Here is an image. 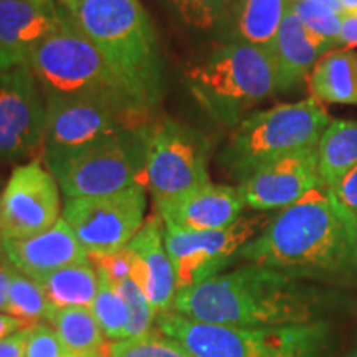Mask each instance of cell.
<instances>
[{
    "mask_svg": "<svg viewBox=\"0 0 357 357\" xmlns=\"http://www.w3.org/2000/svg\"><path fill=\"white\" fill-rule=\"evenodd\" d=\"M238 257L298 280L349 278L357 273V217L321 184L280 211Z\"/></svg>",
    "mask_w": 357,
    "mask_h": 357,
    "instance_id": "cell-1",
    "label": "cell"
},
{
    "mask_svg": "<svg viewBox=\"0 0 357 357\" xmlns=\"http://www.w3.org/2000/svg\"><path fill=\"white\" fill-rule=\"evenodd\" d=\"M319 305L298 278L250 263L177 293L172 311L211 324L281 328L316 323Z\"/></svg>",
    "mask_w": 357,
    "mask_h": 357,
    "instance_id": "cell-2",
    "label": "cell"
},
{
    "mask_svg": "<svg viewBox=\"0 0 357 357\" xmlns=\"http://www.w3.org/2000/svg\"><path fill=\"white\" fill-rule=\"evenodd\" d=\"M95 43L124 89L153 109L164 95V61L139 0H77L70 13Z\"/></svg>",
    "mask_w": 357,
    "mask_h": 357,
    "instance_id": "cell-3",
    "label": "cell"
},
{
    "mask_svg": "<svg viewBox=\"0 0 357 357\" xmlns=\"http://www.w3.org/2000/svg\"><path fill=\"white\" fill-rule=\"evenodd\" d=\"M185 83L204 109L229 126L278 93L271 53L242 42L222 45L202 63L190 65Z\"/></svg>",
    "mask_w": 357,
    "mask_h": 357,
    "instance_id": "cell-4",
    "label": "cell"
},
{
    "mask_svg": "<svg viewBox=\"0 0 357 357\" xmlns=\"http://www.w3.org/2000/svg\"><path fill=\"white\" fill-rule=\"evenodd\" d=\"M329 124L328 111L314 96L258 111L236 124L218 164L242 182L268 160L316 147Z\"/></svg>",
    "mask_w": 357,
    "mask_h": 357,
    "instance_id": "cell-5",
    "label": "cell"
},
{
    "mask_svg": "<svg viewBox=\"0 0 357 357\" xmlns=\"http://www.w3.org/2000/svg\"><path fill=\"white\" fill-rule=\"evenodd\" d=\"M155 326L192 357H316L326 336L323 323L234 328L189 319L174 311L158 314Z\"/></svg>",
    "mask_w": 357,
    "mask_h": 357,
    "instance_id": "cell-6",
    "label": "cell"
},
{
    "mask_svg": "<svg viewBox=\"0 0 357 357\" xmlns=\"http://www.w3.org/2000/svg\"><path fill=\"white\" fill-rule=\"evenodd\" d=\"M43 154H58L153 126L151 109L126 93H47Z\"/></svg>",
    "mask_w": 357,
    "mask_h": 357,
    "instance_id": "cell-7",
    "label": "cell"
},
{
    "mask_svg": "<svg viewBox=\"0 0 357 357\" xmlns=\"http://www.w3.org/2000/svg\"><path fill=\"white\" fill-rule=\"evenodd\" d=\"M153 126L124 132L77 151L45 154L66 199L109 195L142 185Z\"/></svg>",
    "mask_w": 357,
    "mask_h": 357,
    "instance_id": "cell-8",
    "label": "cell"
},
{
    "mask_svg": "<svg viewBox=\"0 0 357 357\" xmlns=\"http://www.w3.org/2000/svg\"><path fill=\"white\" fill-rule=\"evenodd\" d=\"M29 66L47 93L129 95L101 52L66 10L50 37L32 53Z\"/></svg>",
    "mask_w": 357,
    "mask_h": 357,
    "instance_id": "cell-9",
    "label": "cell"
},
{
    "mask_svg": "<svg viewBox=\"0 0 357 357\" xmlns=\"http://www.w3.org/2000/svg\"><path fill=\"white\" fill-rule=\"evenodd\" d=\"M208 182V142L202 134L171 119L154 124L142 176V185L154 202L178 197Z\"/></svg>",
    "mask_w": 357,
    "mask_h": 357,
    "instance_id": "cell-10",
    "label": "cell"
},
{
    "mask_svg": "<svg viewBox=\"0 0 357 357\" xmlns=\"http://www.w3.org/2000/svg\"><path fill=\"white\" fill-rule=\"evenodd\" d=\"M146 187L136 184L109 195L66 199L63 218L88 258L124 250L144 225Z\"/></svg>",
    "mask_w": 357,
    "mask_h": 357,
    "instance_id": "cell-11",
    "label": "cell"
},
{
    "mask_svg": "<svg viewBox=\"0 0 357 357\" xmlns=\"http://www.w3.org/2000/svg\"><path fill=\"white\" fill-rule=\"evenodd\" d=\"M266 225V218L261 215H242L227 229L208 231L184 230L164 223V243L172 261L176 291L197 287L220 273Z\"/></svg>",
    "mask_w": 357,
    "mask_h": 357,
    "instance_id": "cell-12",
    "label": "cell"
},
{
    "mask_svg": "<svg viewBox=\"0 0 357 357\" xmlns=\"http://www.w3.org/2000/svg\"><path fill=\"white\" fill-rule=\"evenodd\" d=\"M60 185L42 160L15 167L0 200V240H20L48 230L60 218Z\"/></svg>",
    "mask_w": 357,
    "mask_h": 357,
    "instance_id": "cell-13",
    "label": "cell"
},
{
    "mask_svg": "<svg viewBox=\"0 0 357 357\" xmlns=\"http://www.w3.org/2000/svg\"><path fill=\"white\" fill-rule=\"evenodd\" d=\"M47 102L29 65L0 70V162H17L43 147Z\"/></svg>",
    "mask_w": 357,
    "mask_h": 357,
    "instance_id": "cell-14",
    "label": "cell"
},
{
    "mask_svg": "<svg viewBox=\"0 0 357 357\" xmlns=\"http://www.w3.org/2000/svg\"><path fill=\"white\" fill-rule=\"evenodd\" d=\"M321 184L316 146L268 160L238 187L247 207L266 212L283 211Z\"/></svg>",
    "mask_w": 357,
    "mask_h": 357,
    "instance_id": "cell-15",
    "label": "cell"
},
{
    "mask_svg": "<svg viewBox=\"0 0 357 357\" xmlns=\"http://www.w3.org/2000/svg\"><path fill=\"white\" fill-rule=\"evenodd\" d=\"M61 15L55 0H0V70L29 65Z\"/></svg>",
    "mask_w": 357,
    "mask_h": 357,
    "instance_id": "cell-16",
    "label": "cell"
},
{
    "mask_svg": "<svg viewBox=\"0 0 357 357\" xmlns=\"http://www.w3.org/2000/svg\"><path fill=\"white\" fill-rule=\"evenodd\" d=\"M155 207L166 225L184 230L208 231L234 225L242 217L245 200L240 187L208 182L178 197L159 200L155 202Z\"/></svg>",
    "mask_w": 357,
    "mask_h": 357,
    "instance_id": "cell-17",
    "label": "cell"
},
{
    "mask_svg": "<svg viewBox=\"0 0 357 357\" xmlns=\"http://www.w3.org/2000/svg\"><path fill=\"white\" fill-rule=\"evenodd\" d=\"M0 248L22 275L40 281L60 268L88 261V253L63 217L42 234L20 240H0Z\"/></svg>",
    "mask_w": 357,
    "mask_h": 357,
    "instance_id": "cell-18",
    "label": "cell"
},
{
    "mask_svg": "<svg viewBox=\"0 0 357 357\" xmlns=\"http://www.w3.org/2000/svg\"><path fill=\"white\" fill-rule=\"evenodd\" d=\"M134 255L132 278L144 289L155 314L172 311L176 300V276L164 243V222L151 217L128 245Z\"/></svg>",
    "mask_w": 357,
    "mask_h": 357,
    "instance_id": "cell-19",
    "label": "cell"
},
{
    "mask_svg": "<svg viewBox=\"0 0 357 357\" xmlns=\"http://www.w3.org/2000/svg\"><path fill=\"white\" fill-rule=\"evenodd\" d=\"M329 48H333L331 43L312 33L300 17L288 8L270 50L275 63L278 93L291 91L310 78L319 56Z\"/></svg>",
    "mask_w": 357,
    "mask_h": 357,
    "instance_id": "cell-20",
    "label": "cell"
},
{
    "mask_svg": "<svg viewBox=\"0 0 357 357\" xmlns=\"http://www.w3.org/2000/svg\"><path fill=\"white\" fill-rule=\"evenodd\" d=\"M289 8V0H234L225 26L230 42H242L270 52Z\"/></svg>",
    "mask_w": 357,
    "mask_h": 357,
    "instance_id": "cell-21",
    "label": "cell"
},
{
    "mask_svg": "<svg viewBox=\"0 0 357 357\" xmlns=\"http://www.w3.org/2000/svg\"><path fill=\"white\" fill-rule=\"evenodd\" d=\"M307 83L316 100L357 106V52H328L314 65Z\"/></svg>",
    "mask_w": 357,
    "mask_h": 357,
    "instance_id": "cell-22",
    "label": "cell"
},
{
    "mask_svg": "<svg viewBox=\"0 0 357 357\" xmlns=\"http://www.w3.org/2000/svg\"><path fill=\"white\" fill-rule=\"evenodd\" d=\"M357 167V121H331L318 142V169L321 182L334 189Z\"/></svg>",
    "mask_w": 357,
    "mask_h": 357,
    "instance_id": "cell-23",
    "label": "cell"
},
{
    "mask_svg": "<svg viewBox=\"0 0 357 357\" xmlns=\"http://www.w3.org/2000/svg\"><path fill=\"white\" fill-rule=\"evenodd\" d=\"M55 310L89 307L100 288V276L91 261L77 263L53 271L38 281Z\"/></svg>",
    "mask_w": 357,
    "mask_h": 357,
    "instance_id": "cell-24",
    "label": "cell"
},
{
    "mask_svg": "<svg viewBox=\"0 0 357 357\" xmlns=\"http://www.w3.org/2000/svg\"><path fill=\"white\" fill-rule=\"evenodd\" d=\"M50 324L71 357H105V334L89 307L56 310Z\"/></svg>",
    "mask_w": 357,
    "mask_h": 357,
    "instance_id": "cell-25",
    "label": "cell"
},
{
    "mask_svg": "<svg viewBox=\"0 0 357 357\" xmlns=\"http://www.w3.org/2000/svg\"><path fill=\"white\" fill-rule=\"evenodd\" d=\"M55 311L38 281L15 270L3 312L29 324H38L50 323Z\"/></svg>",
    "mask_w": 357,
    "mask_h": 357,
    "instance_id": "cell-26",
    "label": "cell"
},
{
    "mask_svg": "<svg viewBox=\"0 0 357 357\" xmlns=\"http://www.w3.org/2000/svg\"><path fill=\"white\" fill-rule=\"evenodd\" d=\"M100 276V288L93 303L91 311L100 324L102 334L106 339L113 341H123L128 339V324L129 312L124 303L121 293L114 287L105 275Z\"/></svg>",
    "mask_w": 357,
    "mask_h": 357,
    "instance_id": "cell-27",
    "label": "cell"
},
{
    "mask_svg": "<svg viewBox=\"0 0 357 357\" xmlns=\"http://www.w3.org/2000/svg\"><path fill=\"white\" fill-rule=\"evenodd\" d=\"M105 357H192L184 347L159 331L106 344Z\"/></svg>",
    "mask_w": 357,
    "mask_h": 357,
    "instance_id": "cell-28",
    "label": "cell"
},
{
    "mask_svg": "<svg viewBox=\"0 0 357 357\" xmlns=\"http://www.w3.org/2000/svg\"><path fill=\"white\" fill-rule=\"evenodd\" d=\"M234 0H171L177 17L187 26L213 30L222 26Z\"/></svg>",
    "mask_w": 357,
    "mask_h": 357,
    "instance_id": "cell-29",
    "label": "cell"
},
{
    "mask_svg": "<svg viewBox=\"0 0 357 357\" xmlns=\"http://www.w3.org/2000/svg\"><path fill=\"white\" fill-rule=\"evenodd\" d=\"M118 291L121 293L124 303L128 306L129 324H128V339L142 337L151 334L153 323L158 318L154 307L147 300L144 289H142L137 281L132 278L124 280L123 283L116 284Z\"/></svg>",
    "mask_w": 357,
    "mask_h": 357,
    "instance_id": "cell-30",
    "label": "cell"
},
{
    "mask_svg": "<svg viewBox=\"0 0 357 357\" xmlns=\"http://www.w3.org/2000/svg\"><path fill=\"white\" fill-rule=\"evenodd\" d=\"M289 8L300 17V20L312 33L331 43L333 47H337L339 35H341V12L306 0H289Z\"/></svg>",
    "mask_w": 357,
    "mask_h": 357,
    "instance_id": "cell-31",
    "label": "cell"
},
{
    "mask_svg": "<svg viewBox=\"0 0 357 357\" xmlns=\"http://www.w3.org/2000/svg\"><path fill=\"white\" fill-rule=\"evenodd\" d=\"M25 357H71L60 341L55 329L48 323H38L30 328Z\"/></svg>",
    "mask_w": 357,
    "mask_h": 357,
    "instance_id": "cell-32",
    "label": "cell"
},
{
    "mask_svg": "<svg viewBox=\"0 0 357 357\" xmlns=\"http://www.w3.org/2000/svg\"><path fill=\"white\" fill-rule=\"evenodd\" d=\"M89 261L95 265L98 273L105 275L114 287L116 284L123 283L124 280L131 278L132 275L134 255L129 247L119 250V252L116 253H111V255L89 258Z\"/></svg>",
    "mask_w": 357,
    "mask_h": 357,
    "instance_id": "cell-33",
    "label": "cell"
},
{
    "mask_svg": "<svg viewBox=\"0 0 357 357\" xmlns=\"http://www.w3.org/2000/svg\"><path fill=\"white\" fill-rule=\"evenodd\" d=\"M339 202L357 217V167L347 174L339 184L333 189Z\"/></svg>",
    "mask_w": 357,
    "mask_h": 357,
    "instance_id": "cell-34",
    "label": "cell"
},
{
    "mask_svg": "<svg viewBox=\"0 0 357 357\" xmlns=\"http://www.w3.org/2000/svg\"><path fill=\"white\" fill-rule=\"evenodd\" d=\"M30 328L0 339V357H25Z\"/></svg>",
    "mask_w": 357,
    "mask_h": 357,
    "instance_id": "cell-35",
    "label": "cell"
},
{
    "mask_svg": "<svg viewBox=\"0 0 357 357\" xmlns=\"http://www.w3.org/2000/svg\"><path fill=\"white\" fill-rule=\"evenodd\" d=\"M337 45L344 50L357 47V13H342L341 35H339Z\"/></svg>",
    "mask_w": 357,
    "mask_h": 357,
    "instance_id": "cell-36",
    "label": "cell"
},
{
    "mask_svg": "<svg viewBox=\"0 0 357 357\" xmlns=\"http://www.w3.org/2000/svg\"><path fill=\"white\" fill-rule=\"evenodd\" d=\"M13 273H15V268L10 265V261L7 260L2 248H0V312H3V310H6Z\"/></svg>",
    "mask_w": 357,
    "mask_h": 357,
    "instance_id": "cell-37",
    "label": "cell"
},
{
    "mask_svg": "<svg viewBox=\"0 0 357 357\" xmlns=\"http://www.w3.org/2000/svg\"><path fill=\"white\" fill-rule=\"evenodd\" d=\"M35 324H29L25 321L12 318V316L6 314V312H0V339L12 336V334L24 331L26 328H32Z\"/></svg>",
    "mask_w": 357,
    "mask_h": 357,
    "instance_id": "cell-38",
    "label": "cell"
},
{
    "mask_svg": "<svg viewBox=\"0 0 357 357\" xmlns=\"http://www.w3.org/2000/svg\"><path fill=\"white\" fill-rule=\"evenodd\" d=\"M341 13H357V0H339Z\"/></svg>",
    "mask_w": 357,
    "mask_h": 357,
    "instance_id": "cell-39",
    "label": "cell"
},
{
    "mask_svg": "<svg viewBox=\"0 0 357 357\" xmlns=\"http://www.w3.org/2000/svg\"><path fill=\"white\" fill-rule=\"evenodd\" d=\"M306 2H312V3H319V6H326L331 7L334 10L341 12V6H339V0H306Z\"/></svg>",
    "mask_w": 357,
    "mask_h": 357,
    "instance_id": "cell-40",
    "label": "cell"
},
{
    "mask_svg": "<svg viewBox=\"0 0 357 357\" xmlns=\"http://www.w3.org/2000/svg\"><path fill=\"white\" fill-rule=\"evenodd\" d=\"M58 2H60V6L63 10L71 13V10L75 8V3H77V0H58Z\"/></svg>",
    "mask_w": 357,
    "mask_h": 357,
    "instance_id": "cell-41",
    "label": "cell"
},
{
    "mask_svg": "<svg viewBox=\"0 0 357 357\" xmlns=\"http://www.w3.org/2000/svg\"><path fill=\"white\" fill-rule=\"evenodd\" d=\"M349 357H357V349H356V351H354V352H352V354H351V356H349Z\"/></svg>",
    "mask_w": 357,
    "mask_h": 357,
    "instance_id": "cell-42",
    "label": "cell"
},
{
    "mask_svg": "<svg viewBox=\"0 0 357 357\" xmlns=\"http://www.w3.org/2000/svg\"><path fill=\"white\" fill-rule=\"evenodd\" d=\"M0 200H2V192H0Z\"/></svg>",
    "mask_w": 357,
    "mask_h": 357,
    "instance_id": "cell-43",
    "label": "cell"
}]
</instances>
